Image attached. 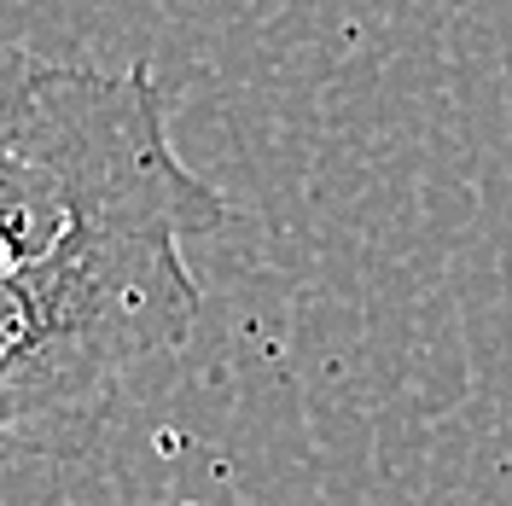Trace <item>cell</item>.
Masks as SVG:
<instances>
[{"instance_id": "cell-1", "label": "cell", "mask_w": 512, "mask_h": 506, "mask_svg": "<svg viewBox=\"0 0 512 506\" xmlns=\"http://www.w3.org/2000/svg\"><path fill=\"white\" fill-rule=\"evenodd\" d=\"M187 204H117L0 268V460H76L169 355L192 344L204 280Z\"/></svg>"}, {"instance_id": "cell-2", "label": "cell", "mask_w": 512, "mask_h": 506, "mask_svg": "<svg viewBox=\"0 0 512 506\" xmlns=\"http://www.w3.org/2000/svg\"><path fill=\"white\" fill-rule=\"evenodd\" d=\"M117 204H187L233 222L227 192L181 163L169 94L146 64L0 53V268Z\"/></svg>"}]
</instances>
